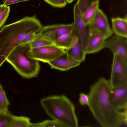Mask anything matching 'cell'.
<instances>
[{
    "instance_id": "1",
    "label": "cell",
    "mask_w": 127,
    "mask_h": 127,
    "mask_svg": "<svg viewBox=\"0 0 127 127\" xmlns=\"http://www.w3.org/2000/svg\"><path fill=\"white\" fill-rule=\"evenodd\" d=\"M109 81L101 77L90 88L88 107L94 117L103 127H119L124 124L122 112L112 104Z\"/></svg>"
},
{
    "instance_id": "2",
    "label": "cell",
    "mask_w": 127,
    "mask_h": 127,
    "mask_svg": "<svg viewBox=\"0 0 127 127\" xmlns=\"http://www.w3.org/2000/svg\"><path fill=\"white\" fill-rule=\"evenodd\" d=\"M42 26L35 15L3 26L0 30V67L27 34L32 32L38 33Z\"/></svg>"
},
{
    "instance_id": "3",
    "label": "cell",
    "mask_w": 127,
    "mask_h": 127,
    "mask_svg": "<svg viewBox=\"0 0 127 127\" xmlns=\"http://www.w3.org/2000/svg\"><path fill=\"white\" fill-rule=\"evenodd\" d=\"M41 104L47 114L65 127H77L78 123L73 104L64 95L43 98Z\"/></svg>"
},
{
    "instance_id": "4",
    "label": "cell",
    "mask_w": 127,
    "mask_h": 127,
    "mask_svg": "<svg viewBox=\"0 0 127 127\" xmlns=\"http://www.w3.org/2000/svg\"><path fill=\"white\" fill-rule=\"evenodd\" d=\"M30 44H19L9 54L6 61L21 76L26 78L36 77L40 70L39 61L31 56Z\"/></svg>"
},
{
    "instance_id": "5",
    "label": "cell",
    "mask_w": 127,
    "mask_h": 127,
    "mask_svg": "<svg viewBox=\"0 0 127 127\" xmlns=\"http://www.w3.org/2000/svg\"><path fill=\"white\" fill-rule=\"evenodd\" d=\"M113 57L109 82L112 90L127 85V60L116 53Z\"/></svg>"
},
{
    "instance_id": "6",
    "label": "cell",
    "mask_w": 127,
    "mask_h": 127,
    "mask_svg": "<svg viewBox=\"0 0 127 127\" xmlns=\"http://www.w3.org/2000/svg\"><path fill=\"white\" fill-rule=\"evenodd\" d=\"M88 27L89 35L100 33L105 35L108 38L113 33L107 18L102 11L99 9L89 25Z\"/></svg>"
},
{
    "instance_id": "7",
    "label": "cell",
    "mask_w": 127,
    "mask_h": 127,
    "mask_svg": "<svg viewBox=\"0 0 127 127\" xmlns=\"http://www.w3.org/2000/svg\"><path fill=\"white\" fill-rule=\"evenodd\" d=\"M65 52V50L53 45L42 47L31 48L30 53L34 59L47 63Z\"/></svg>"
},
{
    "instance_id": "8",
    "label": "cell",
    "mask_w": 127,
    "mask_h": 127,
    "mask_svg": "<svg viewBox=\"0 0 127 127\" xmlns=\"http://www.w3.org/2000/svg\"><path fill=\"white\" fill-rule=\"evenodd\" d=\"M74 22L69 24H54L43 26L37 35L54 42L63 34L72 30L74 26Z\"/></svg>"
},
{
    "instance_id": "9",
    "label": "cell",
    "mask_w": 127,
    "mask_h": 127,
    "mask_svg": "<svg viewBox=\"0 0 127 127\" xmlns=\"http://www.w3.org/2000/svg\"><path fill=\"white\" fill-rule=\"evenodd\" d=\"M73 12V22L85 50L89 35L88 25H86L84 22L82 17V14L76 3L74 6Z\"/></svg>"
},
{
    "instance_id": "10",
    "label": "cell",
    "mask_w": 127,
    "mask_h": 127,
    "mask_svg": "<svg viewBox=\"0 0 127 127\" xmlns=\"http://www.w3.org/2000/svg\"><path fill=\"white\" fill-rule=\"evenodd\" d=\"M104 48H108L113 54H117L127 60V38L115 35L105 41Z\"/></svg>"
},
{
    "instance_id": "11",
    "label": "cell",
    "mask_w": 127,
    "mask_h": 127,
    "mask_svg": "<svg viewBox=\"0 0 127 127\" xmlns=\"http://www.w3.org/2000/svg\"><path fill=\"white\" fill-rule=\"evenodd\" d=\"M81 63L69 56L65 52L48 62L51 68L64 71L79 66Z\"/></svg>"
},
{
    "instance_id": "12",
    "label": "cell",
    "mask_w": 127,
    "mask_h": 127,
    "mask_svg": "<svg viewBox=\"0 0 127 127\" xmlns=\"http://www.w3.org/2000/svg\"><path fill=\"white\" fill-rule=\"evenodd\" d=\"M110 100L112 105L117 110L127 109V85L111 90Z\"/></svg>"
},
{
    "instance_id": "13",
    "label": "cell",
    "mask_w": 127,
    "mask_h": 127,
    "mask_svg": "<svg viewBox=\"0 0 127 127\" xmlns=\"http://www.w3.org/2000/svg\"><path fill=\"white\" fill-rule=\"evenodd\" d=\"M107 39L105 35L100 33L89 35L84 50L86 54L96 53L103 49L104 43Z\"/></svg>"
},
{
    "instance_id": "14",
    "label": "cell",
    "mask_w": 127,
    "mask_h": 127,
    "mask_svg": "<svg viewBox=\"0 0 127 127\" xmlns=\"http://www.w3.org/2000/svg\"><path fill=\"white\" fill-rule=\"evenodd\" d=\"M65 51L69 56L81 63L85 60L86 54L77 32L74 35L70 47Z\"/></svg>"
},
{
    "instance_id": "15",
    "label": "cell",
    "mask_w": 127,
    "mask_h": 127,
    "mask_svg": "<svg viewBox=\"0 0 127 127\" xmlns=\"http://www.w3.org/2000/svg\"><path fill=\"white\" fill-rule=\"evenodd\" d=\"M127 16L124 18L117 17L112 18V30L115 35L127 38Z\"/></svg>"
},
{
    "instance_id": "16",
    "label": "cell",
    "mask_w": 127,
    "mask_h": 127,
    "mask_svg": "<svg viewBox=\"0 0 127 127\" xmlns=\"http://www.w3.org/2000/svg\"><path fill=\"white\" fill-rule=\"evenodd\" d=\"M76 32L75 25L72 30L62 35L55 40L54 42V45L60 48L65 50H67L71 45Z\"/></svg>"
},
{
    "instance_id": "17",
    "label": "cell",
    "mask_w": 127,
    "mask_h": 127,
    "mask_svg": "<svg viewBox=\"0 0 127 127\" xmlns=\"http://www.w3.org/2000/svg\"><path fill=\"white\" fill-rule=\"evenodd\" d=\"M99 1L92 3L85 13L82 14V17L85 24L88 25L94 18L99 8Z\"/></svg>"
},
{
    "instance_id": "18",
    "label": "cell",
    "mask_w": 127,
    "mask_h": 127,
    "mask_svg": "<svg viewBox=\"0 0 127 127\" xmlns=\"http://www.w3.org/2000/svg\"><path fill=\"white\" fill-rule=\"evenodd\" d=\"M31 48H33L54 44V42L45 38L37 35L30 43Z\"/></svg>"
},
{
    "instance_id": "19",
    "label": "cell",
    "mask_w": 127,
    "mask_h": 127,
    "mask_svg": "<svg viewBox=\"0 0 127 127\" xmlns=\"http://www.w3.org/2000/svg\"><path fill=\"white\" fill-rule=\"evenodd\" d=\"M30 123V119L27 117L14 115L9 127H29Z\"/></svg>"
},
{
    "instance_id": "20",
    "label": "cell",
    "mask_w": 127,
    "mask_h": 127,
    "mask_svg": "<svg viewBox=\"0 0 127 127\" xmlns=\"http://www.w3.org/2000/svg\"><path fill=\"white\" fill-rule=\"evenodd\" d=\"M14 116L8 110L0 111V127H9Z\"/></svg>"
},
{
    "instance_id": "21",
    "label": "cell",
    "mask_w": 127,
    "mask_h": 127,
    "mask_svg": "<svg viewBox=\"0 0 127 127\" xmlns=\"http://www.w3.org/2000/svg\"><path fill=\"white\" fill-rule=\"evenodd\" d=\"M10 102L0 83V111H8Z\"/></svg>"
},
{
    "instance_id": "22",
    "label": "cell",
    "mask_w": 127,
    "mask_h": 127,
    "mask_svg": "<svg viewBox=\"0 0 127 127\" xmlns=\"http://www.w3.org/2000/svg\"><path fill=\"white\" fill-rule=\"evenodd\" d=\"M65 127L57 121L53 120H47L37 123H31L29 127Z\"/></svg>"
},
{
    "instance_id": "23",
    "label": "cell",
    "mask_w": 127,
    "mask_h": 127,
    "mask_svg": "<svg viewBox=\"0 0 127 127\" xmlns=\"http://www.w3.org/2000/svg\"><path fill=\"white\" fill-rule=\"evenodd\" d=\"M99 0H78L76 2L82 14H84L93 3Z\"/></svg>"
},
{
    "instance_id": "24",
    "label": "cell",
    "mask_w": 127,
    "mask_h": 127,
    "mask_svg": "<svg viewBox=\"0 0 127 127\" xmlns=\"http://www.w3.org/2000/svg\"><path fill=\"white\" fill-rule=\"evenodd\" d=\"M52 6L58 8L65 7L67 3L66 0H44Z\"/></svg>"
},
{
    "instance_id": "25",
    "label": "cell",
    "mask_w": 127,
    "mask_h": 127,
    "mask_svg": "<svg viewBox=\"0 0 127 127\" xmlns=\"http://www.w3.org/2000/svg\"><path fill=\"white\" fill-rule=\"evenodd\" d=\"M10 12V7L7 6L5 9L0 14V28L6 22Z\"/></svg>"
},
{
    "instance_id": "26",
    "label": "cell",
    "mask_w": 127,
    "mask_h": 127,
    "mask_svg": "<svg viewBox=\"0 0 127 127\" xmlns=\"http://www.w3.org/2000/svg\"><path fill=\"white\" fill-rule=\"evenodd\" d=\"M37 33L33 32L29 33L25 36L20 44L30 43L36 36Z\"/></svg>"
},
{
    "instance_id": "27",
    "label": "cell",
    "mask_w": 127,
    "mask_h": 127,
    "mask_svg": "<svg viewBox=\"0 0 127 127\" xmlns=\"http://www.w3.org/2000/svg\"><path fill=\"white\" fill-rule=\"evenodd\" d=\"M79 100V102L81 105H88L89 102V95H88L81 93L80 94Z\"/></svg>"
},
{
    "instance_id": "28",
    "label": "cell",
    "mask_w": 127,
    "mask_h": 127,
    "mask_svg": "<svg viewBox=\"0 0 127 127\" xmlns=\"http://www.w3.org/2000/svg\"><path fill=\"white\" fill-rule=\"evenodd\" d=\"M30 0H3V5L5 6Z\"/></svg>"
},
{
    "instance_id": "29",
    "label": "cell",
    "mask_w": 127,
    "mask_h": 127,
    "mask_svg": "<svg viewBox=\"0 0 127 127\" xmlns=\"http://www.w3.org/2000/svg\"><path fill=\"white\" fill-rule=\"evenodd\" d=\"M7 6H5L3 4H0V14L5 9Z\"/></svg>"
},
{
    "instance_id": "30",
    "label": "cell",
    "mask_w": 127,
    "mask_h": 127,
    "mask_svg": "<svg viewBox=\"0 0 127 127\" xmlns=\"http://www.w3.org/2000/svg\"><path fill=\"white\" fill-rule=\"evenodd\" d=\"M74 0H66L67 3H72Z\"/></svg>"
}]
</instances>
